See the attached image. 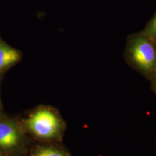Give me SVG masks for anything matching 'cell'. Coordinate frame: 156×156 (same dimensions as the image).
I'll return each instance as SVG.
<instances>
[{
  "label": "cell",
  "instance_id": "obj_1",
  "mask_svg": "<svg viewBox=\"0 0 156 156\" xmlns=\"http://www.w3.org/2000/svg\"><path fill=\"white\" fill-rule=\"evenodd\" d=\"M128 53L134 65L141 71H156V48L151 39L144 35L136 37L129 45Z\"/></svg>",
  "mask_w": 156,
  "mask_h": 156
},
{
  "label": "cell",
  "instance_id": "obj_2",
  "mask_svg": "<svg viewBox=\"0 0 156 156\" xmlns=\"http://www.w3.org/2000/svg\"><path fill=\"white\" fill-rule=\"evenodd\" d=\"M26 124L31 132L42 138L55 136L60 128L58 117L47 109H41L34 112L27 119Z\"/></svg>",
  "mask_w": 156,
  "mask_h": 156
},
{
  "label": "cell",
  "instance_id": "obj_3",
  "mask_svg": "<svg viewBox=\"0 0 156 156\" xmlns=\"http://www.w3.org/2000/svg\"><path fill=\"white\" fill-rule=\"evenodd\" d=\"M20 140L19 131L12 123L0 121V147L10 149L16 147Z\"/></svg>",
  "mask_w": 156,
  "mask_h": 156
},
{
  "label": "cell",
  "instance_id": "obj_4",
  "mask_svg": "<svg viewBox=\"0 0 156 156\" xmlns=\"http://www.w3.org/2000/svg\"><path fill=\"white\" fill-rule=\"evenodd\" d=\"M21 57L20 51L8 45L0 38V76L19 62Z\"/></svg>",
  "mask_w": 156,
  "mask_h": 156
},
{
  "label": "cell",
  "instance_id": "obj_5",
  "mask_svg": "<svg viewBox=\"0 0 156 156\" xmlns=\"http://www.w3.org/2000/svg\"><path fill=\"white\" fill-rule=\"evenodd\" d=\"M144 35L153 42H156V12L151 22L147 24Z\"/></svg>",
  "mask_w": 156,
  "mask_h": 156
},
{
  "label": "cell",
  "instance_id": "obj_6",
  "mask_svg": "<svg viewBox=\"0 0 156 156\" xmlns=\"http://www.w3.org/2000/svg\"><path fill=\"white\" fill-rule=\"evenodd\" d=\"M33 156H67V155L56 149L45 147L36 151Z\"/></svg>",
  "mask_w": 156,
  "mask_h": 156
},
{
  "label": "cell",
  "instance_id": "obj_7",
  "mask_svg": "<svg viewBox=\"0 0 156 156\" xmlns=\"http://www.w3.org/2000/svg\"><path fill=\"white\" fill-rule=\"evenodd\" d=\"M1 76H0V80H1ZM2 116V109H1V100H0V119Z\"/></svg>",
  "mask_w": 156,
  "mask_h": 156
},
{
  "label": "cell",
  "instance_id": "obj_8",
  "mask_svg": "<svg viewBox=\"0 0 156 156\" xmlns=\"http://www.w3.org/2000/svg\"><path fill=\"white\" fill-rule=\"evenodd\" d=\"M0 156H1V155H0Z\"/></svg>",
  "mask_w": 156,
  "mask_h": 156
}]
</instances>
